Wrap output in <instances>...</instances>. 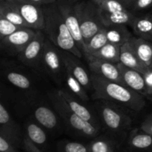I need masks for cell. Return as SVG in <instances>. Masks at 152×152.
Returning a JSON list of instances; mask_svg holds the SVG:
<instances>
[{"label":"cell","mask_w":152,"mask_h":152,"mask_svg":"<svg viewBox=\"0 0 152 152\" xmlns=\"http://www.w3.org/2000/svg\"><path fill=\"white\" fill-rule=\"evenodd\" d=\"M93 98L114 102L134 111H140L145 105V96L130 88L111 81L99 75H91Z\"/></svg>","instance_id":"cell-1"},{"label":"cell","mask_w":152,"mask_h":152,"mask_svg":"<svg viewBox=\"0 0 152 152\" xmlns=\"http://www.w3.org/2000/svg\"><path fill=\"white\" fill-rule=\"evenodd\" d=\"M45 14V31L48 39L62 50L82 58L84 55L79 48L65 24L56 3L42 6Z\"/></svg>","instance_id":"cell-2"},{"label":"cell","mask_w":152,"mask_h":152,"mask_svg":"<svg viewBox=\"0 0 152 152\" xmlns=\"http://www.w3.org/2000/svg\"><path fill=\"white\" fill-rule=\"evenodd\" d=\"M48 96L54 110L73 133L84 138L94 139L99 136L101 127L83 120L76 114L58 93V91L50 92Z\"/></svg>","instance_id":"cell-3"},{"label":"cell","mask_w":152,"mask_h":152,"mask_svg":"<svg viewBox=\"0 0 152 152\" xmlns=\"http://www.w3.org/2000/svg\"><path fill=\"white\" fill-rule=\"evenodd\" d=\"M96 110L103 126L111 134L120 136L132 126L130 116L112 102L102 100L96 104Z\"/></svg>","instance_id":"cell-4"},{"label":"cell","mask_w":152,"mask_h":152,"mask_svg":"<svg viewBox=\"0 0 152 152\" xmlns=\"http://www.w3.org/2000/svg\"><path fill=\"white\" fill-rule=\"evenodd\" d=\"M75 10L86 42L104 28L99 9L93 0H80L76 3Z\"/></svg>","instance_id":"cell-5"},{"label":"cell","mask_w":152,"mask_h":152,"mask_svg":"<svg viewBox=\"0 0 152 152\" xmlns=\"http://www.w3.org/2000/svg\"><path fill=\"white\" fill-rule=\"evenodd\" d=\"M40 68L56 84H62L65 79V67L61 56L60 50L48 39L45 42Z\"/></svg>","instance_id":"cell-6"},{"label":"cell","mask_w":152,"mask_h":152,"mask_svg":"<svg viewBox=\"0 0 152 152\" xmlns=\"http://www.w3.org/2000/svg\"><path fill=\"white\" fill-rule=\"evenodd\" d=\"M80 0H56L58 9L74 37L79 48L83 52L85 42L80 31L78 18L75 10V4Z\"/></svg>","instance_id":"cell-7"},{"label":"cell","mask_w":152,"mask_h":152,"mask_svg":"<svg viewBox=\"0 0 152 152\" xmlns=\"http://www.w3.org/2000/svg\"><path fill=\"white\" fill-rule=\"evenodd\" d=\"M8 1H10L17 9L29 28L41 31L45 29V14L42 6L31 2L28 0Z\"/></svg>","instance_id":"cell-8"},{"label":"cell","mask_w":152,"mask_h":152,"mask_svg":"<svg viewBox=\"0 0 152 152\" xmlns=\"http://www.w3.org/2000/svg\"><path fill=\"white\" fill-rule=\"evenodd\" d=\"M45 39L44 33L41 30H37L34 38L17 55L19 60L28 67L39 68Z\"/></svg>","instance_id":"cell-9"},{"label":"cell","mask_w":152,"mask_h":152,"mask_svg":"<svg viewBox=\"0 0 152 152\" xmlns=\"http://www.w3.org/2000/svg\"><path fill=\"white\" fill-rule=\"evenodd\" d=\"M36 32L37 30L32 28H21L8 37L1 39V49L9 55H19V53L34 38Z\"/></svg>","instance_id":"cell-10"},{"label":"cell","mask_w":152,"mask_h":152,"mask_svg":"<svg viewBox=\"0 0 152 152\" xmlns=\"http://www.w3.org/2000/svg\"><path fill=\"white\" fill-rule=\"evenodd\" d=\"M60 54L65 68L78 80L86 91L93 90L91 75H89L86 68L83 67V64L79 59L80 58L72 53L65 50H60Z\"/></svg>","instance_id":"cell-11"},{"label":"cell","mask_w":152,"mask_h":152,"mask_svg":"<svg viewBox=\"0 0 152 152\" xmlns=\"http://www.w3.org/2000/svg\"><path fill=\"white\" fill-rule=\"evenodd\" d=\"M87 60L88 61L89 68L93 74L126 86L122 79L118 64L95 58H90Z\"/></svg>","instance_id":"cell-12"},{"label":"cell","mask_w":152,"mask_h":152,"mask_svg":"<svg viewBox=\"0 0 152 152\" xmlns=\"http://www.w3.org/2000/svg\"><path fill=\"white\" fill-rule=\"evenodd\" d=\"M0 136L11 142L16 146L20 143V129L12 119L3 102L0 104Z\"/></svg>","instance_id":"cell-13"},{"label":"cell","mask_w":152,"mask_h":152,"mask_svg":"<svg viewBox=\"0 0 152 152\" xmlns=\"http://www.w3.org/2000/svg\"><path fill=\"white\" fill-rule=\"evenodd\" d=\"M58 93L65 99V102L68 103V105L73 110V111L79 117L86 121L90 122L92 124L95 125L98 127H101L99 119L98 117H96V114H94L93 111L90 108L81 103L80 102V100L81 99L77 98L75 95H74L71 92L65 90H58Z\"/></svg>","instance_id":"cell-14"},{"label":"cell","mask_w":152,"mask_h":152,"mask_svg":"<svg viewBox=\"0 0 152 152\" xmlns=\"http://www.w3.org/2000/svg\"><path fill=\"white\" fill-rule=\"evenodd\" d=\"M34 115L36 121L45 130L52 132L59 130L60 121L58 118V114L50 107L45 105H39L34 109Z\"/></svg>","instance_id":"cell-15"},{"label":"cell","mask_w":152,"mask_h":152,"mask_svg":"<svg viewBox=\"0 0 152 152\" xmlns=\"http://www.w3.org/2000/svg\"><path fill=\"white\" fill-rule=\"evenodd\" d=\"M118 67L125 85L144 96L145 91L144 74L140 71L126 66L121 62H119Z\"/></svg>","instance_id":"cell-16"},{"label":"cell","mask_w":152,"mask_h":152,"mask_svg":"<svg viewBox=\"0 0 152 152\" xmlns=\"http://www.w3.org/2000/svg\"><path fill=\"white\" fill-rule=\"evenodd\" d=\"M128 146L132 152L152 151V135L141 129L134 130L128 139Z\"/></svg>","instance_id":"cell-17"},{"label":"cell","mask_w":152,"mask_h":152,"mask_svg":"<svg viewBox=\"0 0 152 152\" xmlns=\"http://www.w3.org/2000/svg\"><path fill=\"white\" fill-rule=\"evenodd\" d=\"M129 42L140 62L150 69L152 63V42L140 37H132Z\"/></svg>","instance_id":"cell-18"},{"label":"cell","mask_w":152,"mask_h":152,"mask_svg":"<svg viewBox=\"0 0 152 152\" xmlns=\"http://www.w3.org/2000/svg\"><path fill=\"white\" fill-rule=\"evenodd\" d=\"M104 30L108 42L119 46L129 42L133 37L126 25H105L104 26Z\"/></svg>","instance_id":"cell-19"},{"label":"cell","mask_w":152,"mask_h":152,"mask_svg":"<svg viewBox=\"0 0 152 152\" xmlns=\"http://www.w3.org/2000/svg\"><path fill=\"white\" fill-rule=\"evenodd\" d=\"M120 62L129 68L140 71L142 74H145L148 70V68H147L140 62L129 42L126 43L120 48Z\"/></svg>","instance_id":"cell-20"},{"label":"cell","mask_w":152,"mask_h":152,"mask_svg":"<svg viewBox=\"0 0 152 152\" xmlns=\"http://www.w3.org/2000/svg\"><path fill=\"white\" fill-rule=\"evenodd\" d=\"M99 12L104 26L111 25H126L131 26L137 16L129 10L114 13H107L100 10Z\"/></svg>","instance_id":"cell-21"},{"label":"cell","mask_w":152,"mask_h":152,"mask_svg":"<svg viewBox=\"0 0 152 152\" xmlns=\"http://www.w3.org/2000/svg\"><path fill=\"white\" fill-rule=\"evenodd\" d=\"M131 27L137 37L152 42V13L136 16Z\"/></svg>","instance_id":"cell-22"},{"label":"cell","mask_w":152,"mask_h":152,"mask_svg":"<svg viewBox=\"0 0 152 152\" xmlns=\"http://www.w3.org/2000/svg\"><path fill=\"white\" fill-rule=\"evenodd\" d=\"M27 137L39 148H45L48 143V136L45 129L37 122L29 120L25 126Z\"/></svg>","instance_id":"cell-23"},{"label":"cell","mask_w":152,"mask_h":152,"mask_svg":"<svg viewBox=\"0 0 152 152\" xmlns=\"http://www.w3.org/2000/svg\"><path fill=\"white\" fill-rule=\"evenodd\" d=\"M88 152H117L118 143L113 138L97 136L88 144Z\"/></svg>","instance_id":"cell-24"},{"label":"cell","mask_w":152,"mask_h":152,"mask_svg":"<svg viewBox=\"0 0 152 152\" xmlns=\"http://www.w3.org/2000/svg\"><path fill=\"white\" fill-rule=\"evenodd\" d=\"M120 48L121 46L108 42L94 53L86 57V59L95 58L118 64L120 62Z\"/></svg>","instance_id":"cell-25"},{"label":"cell","mask_w":152,"mask_h":152,"mask_svg":"<svg viewBox=\"0 0 152 152\" xmlns=\"http://www.w3.org/2000/svg\"><path fill=\"white\" fill-rule=\"evenodd\" d=\"M0 16H4L18 26L22 28H29L20 13L8 0L0 1Z\"/></svg>","instance_id":"cell-26"},{"label":"cell","mask_w":152,"mask_h":152,"mask_svg":"<svg viewBox=\"0 0 152 152\" xmlns=\"http://www.w3.org/2000/svg\"><path fill=\"white\" fill-rule=\"evenodd\" d=\"M108 42L104 28L85 42L83 53L85 57L91 56Z\"/></svg>","instance_id":"cell-27"},{"label":"cell","mask_w":152,"mask_h":152,"mask_svg":"<svg viewBox=\"0 0 152 152\" xmlns=\"http://www.w3.org/2000/svg\"><path fill=\"white\" fill-rule=\"evenodd\" d=\"M64 81L66 83L67 86L69 88L70 92L75 95L77 98L81 99L82 101H88L89 99L87 94V91L83 87V85L78 81L77 78L65 68V79Z\"/></svg>","instance_id":"cell-28"},{"label":"cell","mask_w":152,"mask_h":152,"mask_svg":"<svg viewBox=\"0 0 152 152\" xmlns=\"http://www.w3.org/2000/svg\"><path fill=\"white\" fill-rule=\"evenodd\" d=\"M6 78L13 86L22 90H28L32 86L29 77L17 71H8L6 73Z\"/></svg>","instance_id":"cell-29"},{"label":"cell","mask_w":152,"mask_h":152,"mask_svg":"<svg viewBox=\"0 0 152 152\" xmlns=\"http://www.w3.org/2000/svg\"><path fill=\"white\" fill-rule=\"evenodd\" d=\"M58 152H88L87 145L74 141L62 140L56 145Z\"/></svg>","instance_id":"cell-30"},{"label":"cell","mask_w":152,"mask_h":152,"mask_svg":"<svg viewBox=\"0 0 152 152\" xmlns=\"http://www.w3.org/2000/svg\"><path fill=\"white\" fill-rule=\"evenodd\" d=\"M21 28H22V27L15 25L4 16H0V39L8 37L9 35L19 31Z\"/></svg>","instance_id":"cell-31"},{"label":"cell","mask_w":152,"mask_h":152,"mask_svg":"<svg viewBox=\"0 0 152 152\" xmlns=\"http://www.w3.org/2000/svg\"><path fill=\"white\" fill-rule=\"evenodd\" d=\"M143 74L145 81V91L144 96L152 100V70L148 69Z\"/></svg>","instance_id":"cell-32"},{"label":"cell","mask_w":152,"mask_h":152,"mask_svg":"<svg viewBox=\"0 0 152 152\" xmlns=\"http://www.w3.org/2000/svg\"><path fill=\"white\" fill-rule=\"evenodd\" d=\"M17 146L7 140L4 137L0 136V152H18Z\"/></svg>","instance_id":"cell-33"},{"label":"cell","mask_w":152,"mask_h":152,"mask_svg":"<svg viewBox=\"0 0 152 152\" xmlns=\"http://www.w3.org/2000/svg\"><path fill=\"white\" fill-rule=\"evenodd\" d=\"M151 6L152 0H135L131 9L134 11H142Z\"/></svg>","instance_id":"cell-34"},{"label":"cell","mask_w":152,"mask_h":152,"mask_svg":"<svg viewBox=\"0 0 152 152\" xmlns=\"http://www.w3.org/2000/svg\"><path fill=\"white\" fill-rule=\"evenodd\" d=\"M22 145L25 152H43L41 148L33 143L27 137L22 140Z\"/></svg>","instance_id":"cell-35"},{"label":"cell","mask_w":152,"mask_h":152,"mask_svg":"<svg viewBox=\"0 0 152 152\" xmlns=\"http://www.w3.org/2000/svg\"><path fill=\"white\" fill-rule=\"evenodd\" d=\"M140 129L152 135V115L147 117L146 119L142 122L140 126Z\"/></svg>","instance_id":"cell-36"},{"label":"cell","mask_w":152,"mask_h":152,"mask_svg":"<svg viewBox=\"0 0 152 152\" xmlns=\"http://www.w3.org/2000/svg\"><path fill=\"white\" fill-rule=\"evenodd\" d=\"M28 1L35 3V4H39V5L43 6V5H47V4H53V3H56V0H28Z\"/></svg>","instance_id":"cell-37"},{"label":"cell","mask_w":152,"mask_h":152,"mask_svg":"<svg viewBox=\"0 0 152 152\" xmlns=\"http://www.w3.org/2000/svg\"><path fill=\"white\" fill-rule=\"evenodd\" d=\"M120 1L123 5L126 6L128 9L132 8V5H133L134 2L135 1V0H118Z\"/></svg>","instance_id":"cell-38"},{"label":"cell","mask_w":152,"mask_h":152,"mask_svg":"<svg viewBox=\"0 0 152 152\" xmlns=\"http://www.w3.org/2000/svg\"><path fill=\"white\" fill-rule=\"evenodd\" d=\"M150 69H151V70H152V63H151V68H150Z\"/></svg>","instance_id":"cell-39"},{"label":"cell","mask_w":152,"mask_h":152,"mask_svg":"<svg viewBox=\"0 0 152 152\" xmlns=\"http://www.w3.org/2000/svg\"><path fill=\"white\" fill-rule=\"evenodd\" d=\"M0 1H7V0H0Z\"/></svg>","instance_id":"cell-40"},{"label":"cell","mask_w":152,"mask_h":152,"mask_svg":"<svg viewBox=\"0 0 152 152\" xmlns=\"http://www.w3.org/2000/svg\"></svg>","instance_id":"cell-41"}]
</instances>
